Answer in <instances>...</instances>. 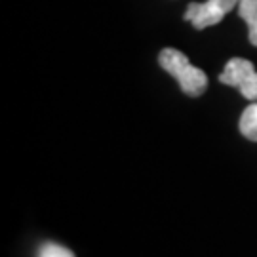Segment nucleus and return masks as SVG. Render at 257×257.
Wrapping results in <instances>:
<instances>
[{"instance_id": "f257e3e1", "label": "nucleus", "mask_w": 257, "mask_h": 257, "mask_svg": "<svg viewBox=\"0 0 257 257\" xmlns=\"http://www.w3.org/2000/svg\"><path fill=\"white\" fill-rule=\"evenodd\" d=\"M158 63L179 82L183 93L191 95V97L202 95L204 90L208 88L206 73L202 69L191 65L187 55L183 52H179V50H175V48H164L158 55Z\"/></svg>"}, {"instance_id": "f03ea898", "label": "nucleus", "mask_w": 257, "mask_h": 257, "mask_svg": "<svg viewBox=\"0 0 257 257\" xmlns=\"http://www.w3.org/2000/svg\"><path fill=\"white\" fill-rule=\"evenodd\" d=\"M219 82L225 86L238 88L246 99L257 101V71L253 63L248 59H244V57L229 59L223 73L219 74Z\"/></svg>"}, {"instance_id": "7ed1b4c3", "label": "nucleus", "mask_w": 257, "mask_h": 257, "mask_svg": "<svg viewBox=\"0 0 257 257\" xmlns=\"http://www.w3.org/2000/svg\"><path fill=\"white\" fill-rule=\"evenodd\" d=\"M240 4V0H208V2H191L185 10V19L193 23L194 29L202 31L217 25L225 16Z\"/></svg>"}, {"instance_id": "20e7f679", "label": "nucleus", "mask_w": 257, "mask_h": 257, "mask_svg": "<svg viewBox=\"0 0 257 257\" xmlns=\"http://www.w3.org/2000/svg\"><path fill=\"white\" fill-rule=\"evenodd\" d=\"M238 16L248 23L249 42L257 46V0H240Z\"/></svg>"}, {"instance_id": "39448f33", "label": "nucleus", "mask_w": 257, "mask_h": 257, "mask_svg": "<svg viewBox=\"0 0 257 257\" xmlns=\"http://www.w3.org/2000/svg\"><path fill=\"white\" fill-rule=\"evenodd\" d=\"M240 134L249 141H257V103H251L240 116Z\"/></svg>"}, {"instance_id": "423d86ee", "label": "nucleus", "mask_w": 257, "mask_h": 257, "mask_svg": "<svg viewBox=\"0 0 257 257\" xmlns=\"http://www.w3.org/2000/svg\"><path fill=\"white\" fill-rule=\"evenodd\" d=\"M37 257H74V253L71 249L63 248L59 244H54V242H48L42 248L38 249Z\"/></svg>"}]
</instances>
